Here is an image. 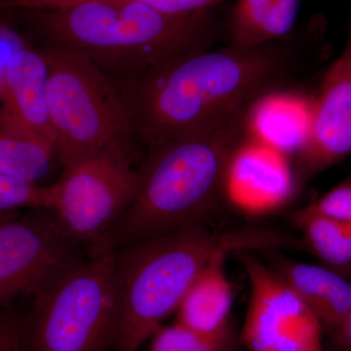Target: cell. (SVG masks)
Wrapping results in <instances>:
<instances>
[{"label": "cell", "instance_id": "cell-1", "mask_svg": "<svg viewBox=\"0 0 351 351\" xmlns=\"http://www.w3.org/2000/svg\"><path fill=\"white\" fill-rule=\"evenodd\" d=\"M293 36L284 40L200 51L145 71L127 85L124 100L136 134L149 149L211 130L246 115L297 69Z\"/></svg>", "mask_w": 351, "mask_h": 351}, {"label": "cell", "instance_id": "cell-2", "mask_svg": "<svg viewBox=\"0 0 351 351\" xmlns=\"http://www.w3.org/2000/svg\"><path fill=\"white\" fill-rule=\"evenodd\" d=\"M246 115L149 149L130 206L91 254L207 226L226 197L230 161L248 138Z\"/></svg>", "mask_w": 351, "mask_h": 351}, {"label": "cell", "instance_id": "cell-3", "mask_svg": "<svg viewBox=\"0 0 351 351\" xmlns=\"http://www.w3.org/2000/svg\"><path fill=\"white\" fill-rule=\"evenodd\" d=\"M40 12L52 44L82 53L106 73L133 78L177 58L211 49L226 31L211 10L171 15L121 0H93Z\"/></svg>", "mask_w": 351, "mask_h": 351}, {"label": "cell", "instance_id": "cell-4", "mask_svg": "<svg viewBox=\"0 0 351 351\" xmlns=\"http://www.w3.org/2000/svg\"><path fill=\"white\" fill-rule=\"evenodd\" d=\"M291 243L287 235L258 228L218 233L197 226L115 249L121 311L113 350H140L177 311L217 252L276 250Z\"/></svg>", "mask_w": 351, "mask_h": 351}, {"label": "cell", "instance_id": "cell-5", "mask_svg": "<svg viewBox=\"0 0 351 351\" xmlns=\"http://www.w3.org/2000/svg\"><path fill=\"white\" fill-rule=\"evenodd\" d=\"M43 53L53 145L64 169L99 154L131 156L135 128L107 73L71 48L52 44Z\"/></svg>", "mask_w": 351, "mask_h": 351}, {"label": "cell", "instance_id": "cell-6", "mask_svg": "<svg viewBox=\"0 0 351 351\" xmlns=\"http://www.w3.org/2000/svg\"><path fill=\"white\" fill-rule=\"evenodd\" d=\"M121 299L113 250L90 255L32 299L22 351H105L119 332Z\"/></svg>", "mask_w": 351, "mask_h": 351}, {"label": "cell", "instance_id": "cell-7", "mask_svg": "<svg viewBox=\"0 0 351 351\" xmlns=\"http://www.w3.org/2000/svg\"><path fill=\"white\" fill-rule=\"evenodd\" d=\"M137 186L131 156L99 154L64 168L50 186L47 210L73 241L92 251L130 206Z\"/></svg>", "mask_w": 351, "mask_h": 351}, {"label": "cell", "instance_id": "cell-8", "mask_svg": "<svg viewBox=\"0 0 351 351\" xmlns=\"http://www.w3.org/2000/svg\"><path fill=\"white\" fill-rule=\"evenodd\" d=\"M78 244L46 209L0 223V309L34 299L82 263Z\"/></svg>", "mask_w": 351, "mask_h": 351}, {"label": "cell", "instance_id": "cell-9", "mask_svg": "<svg viewBox=\"0 0 351 351\" xmlns=\"http://www.w3.org/2000/svg\"><path fill=\"white\" fill-rule=\"evenodd\" d=\"M251 284L242 339L250 351H323V326L269 265L237 252Z\"/></svg>", "mask_w": 351, "mask_h": 351}, {"label": "cell", "instance_id": "cell-10", "mask_svg": "<svg viewBox=\"0 0 351 351\" xmlns=\"http://www.w3.org/2000/svg\"><path fill=\"white\" fill-rule=\"evenodd\" d=\"M351 154V20L343 52L323 76L311 98L308 135L297 158L302 177L311 178Z\"/></svg>", "mask_w": 351, "mask_h": 351}, {"label": "cell", "instance_id": "cell-11", "mask_svg": "<svg viewBox=\"0 0 351 351\" xmlns=\"http://www.w3.org/2000/svg\"><path fill=\"white\" fill-rule=\"evenodd\" d=\"M295 191L288 156L247 138L228 166L226 199L244 213L263 215L285 206Z\"/></svg>", "mask_w": 351, "mask_h": 351}, {"label": "cell", "instance_id": "cell-12", "mask_svg": "<svg viewBox=\"0 0 351 351\" xmlns=\"http://www.w3.org/2000/svg\"><path fill=\"white\" fill-rule=\"evenodd\" d=\"M47 84L48 66L43 53L27 46L19 51L7 69L0 98V128L29 134L54 147Z\"/></svg>", "mask_w": 351, "mask_h": 351}, {"label": "cell", "instance_id": "cell-13", "mask_svg": "<svg viewBox=\"0 0 351 351\" xmlns=\"http://www.w3.org/2000/svg\"><path fill=\"white\" fill-rule=\"evenodd\" d=\"M269 265L306 304L323 327L336 332L351 306V280L330 267L269 256Z\"/></svg>", "mask_w": 351, "mask_h": 351}, {"label": "cell", "instance_id": "cell-14", "mask_svg": "<svg viewBox=\"0 0 351 351\" xmlns=\"http://www.w3.org/2000/svg\"><path fill=\"white\" fill-rule=\"evenodd\" d=\"M311 98L287 90L261 97L248 110V138L289 156L301 151L308 135Z\"/></svg>", "mask_w": 351, "mask_h": 351}, {"label": "cell", "instance_id": "cell-15", "mask_svg": "<svg viewBox=\"0 0 351 351\" xmlns=\"http://www.w3.org/2000/svg\"><path fill=\"white\" fill-rule=\"evenodd\" d=\"M228 253L217 252L196 276L178 307V322L204 332L228 329L233 302L232 284L225 270Z\"/></svg>", "mask_w": 351, "mask_h": 351}, {"label": "cell", "instance_id": "cell-16", "mask_svg": "<svg viewBox=\"0 0 351 351\" xmlns=\"http://www.w3.org/2000/svg\"><path fill=\"white\" fill-rule=\"evenodd\" d=\"M300 0H235L225 24L230 43L260 45L290 38Z\"/></svg>", "mask_w": 351, "mask_h": 351}, {"label": "cell", "instance_id": "cell-17", "mask_svg": "<svg viewBox=\"0 0 351 351\" xmlns=\"http://www.w3.org/2000/svg\"><path fill=\"white\" fill-rule=\"evenodd\" d=\"M304 235V243L328 267H351V221H339L304 208L294 216Z\"/></svg>", "mask_w": 351, "mask_h": 351}, {"label": "cell", "instance_id": "cell-18", "mask_svg": "<svg viewBox=\"0 0 351 351\" xmlns=\"http://www.w3.org/2000/svg\"><path fill=\"white\" fill-rule=\"evenodd\" d=\"M54 147L22 132L0 128V173L38 184L49 173Z\"/></svg>", "mask_w": 351, "mask_h": 351}, {"label": "cell", "instance_id": "cell-19", "mask_svg": "<svg viewBox=\"0 0 351 351\" xmlns=\"http://www.w3.org/2000/svg\"><path fill=\"white\" fill-rule=\"evenodd\" d=\"M147 351H232L230 328L216 332L196 331L180 322L161 326Z\"/></svg>", "mask_w": 351, "mask_h": 351}, {"label": "cell", "instance_id": "cell-20", "mask_svg": "<svg viewBox=\"0 0 351 351\" xmlns=\"http://www.w3.org/2000/svg\"><path fill=\"white\" fill-rule=\"evenodd\" d=\"M51 186L23 181L0 173V213L50 206Z\"/></svg>", "mask_w": 351, "mask_h": 351}, {"label": "cell", "instance_id": "cell-21", "mask_svg": "<svg viewBox=\"0 0 351 351\" xmlns=\"http://www.w3.org/2000/svg\"><path fill=\"white\" fill-rule=\"evenodd\" d=\"M307 209L339 221H351V178L335 186Z\"/></svg>", "mask_w": 351, "mask_h": 351}, {"label": "cell", "instance_id": "cell-22", "mask_svg": "<svg viewBox=\"0 0 351 351\" xmlns=\"http://www.w3.org/2000/svg\"><path fill=\"white\" fill-rule=\"evenodd\" d=\"M64 1L71 5V4L93 1V0H64ZM121 1L138 2V3L157 9L161 12L184 16L211 10L215 5L221 3L223 0H121Z\"/></svg>", "mask_w": 351, "mask_h": 351}, {"label": "cell", "instance_id": "cell-23", "mask_svg": "<svg viewBox=\"0 0 351 351\" xmlns=\"http://www.w3.org/2000/svg\"><path fill=\"white\" fill-rule=\"evenodd\" d=\"M27 47L24 39L12 29L0 25V98L3 91L7 69L14 56Z\"/></svg>", "mask_w": 351, "mask_h": 351}, {"label": "cell", "instance_id": "cell-24", "mask_svg": "<svg viewBox=\"0 0 351 351\" xmlns=\"http://www.w3.org/2000/svg\"><path fill=\"white\" fill-rule=\"evenodd\" d=\"M19 339V327L15 321L0 313V351H14Z\"/></svg>", "mask_w": 351, "mask_h": 351}, {"label": "cell", "instance_id": "cell-25", "mask_svg": "<svg viewBox=\"0 0 351 351\" xmlns=\"http://www.w3.org/2000/svg\"><path fill=\"white\" fill-rule=\"evenodd\" d=\"M339 271L343 272L351 280V267L343 270H339ZM336 335L339 345L343 346V350L351 351V306L348 315L346 316L345 320L341 323L339 329L337 330Z\"/></svg>", "mask_w": 351, "mask_h": 351}, {"label": "cell", "instance_id": "cell-26", "mask_svg": "<svg viewBox=\"0 0 351 351\" xmlns=\"http://www.w3.org/2000/svg\"><path fill=\"white\" fill-rule=\"evenodd\" d=\"M18 215V212H6V213H0V223H3L6 219L12 218Z\"/></svg>", "mask_w": 351, "mask_h": 351}, {"label": "cell", "instance_id": "cell-27", "mask_svg": "<svg viewBox=\"0 0 351 351\" xmlns=\"http://www.w3.org/2000/svg\"><path fill=\"white\" fill-rule=\"evenodd\" d=\"M14 351H22V350H21L20 339L19 341L17 343V345H16L15 350H14Z\"/></svg>", "mask_w": 351, "mask_h": 351}, {"label": "cell", "instance_id": "cell-28", "mask_svg": "<svg viewBox=\"0 0 351 351\" xmlns=\"http://www.w3.org/2000/svg\"><path fill=\"white\" fill-rule=\"evenodd\" d=\"M0 25H1V23H0Z\"/></svg>", "mask_w": 351, "mask_h": 351}]
</instances>
